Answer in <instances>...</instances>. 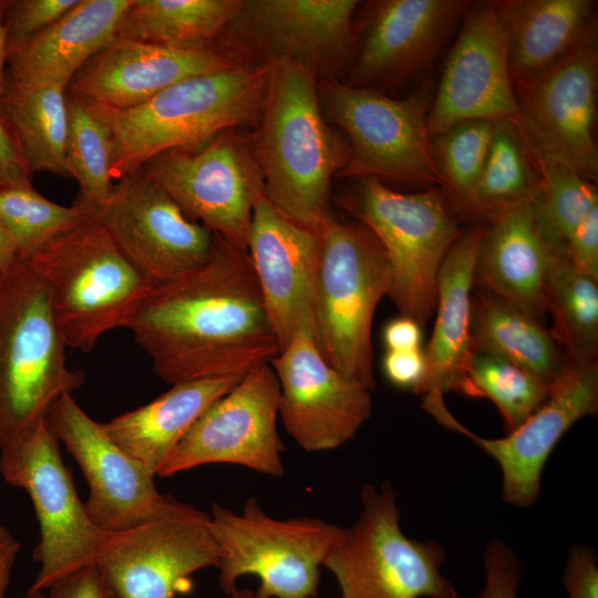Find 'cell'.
Instances as JSON below:
<instances>
[{"mask_svg": "<svg viewBox=\"0 0 598 598\" xmlns=\"http://www.w3.org/2000/svg\"><path fill=\"white\" fill-rule=\"evenodd\" d=\"M269 363L279 384L278 416L303 451L337 448L369 419L371 391L333 368L315 334H298Z\"/></svg>", "mask_w": 598, "mask_h": 598, "instance_id": "ffe728a7", "label": "cell"}, {"mask_svg": "<svg viewBox=\"0 0 598 598\" xmlns=\"http://www.w3.org/2000/svg\"><path fill=\"white\" fill-rule=\"evenodd\" d=\"M236 591H237L239 598H261L255 591H252L250 589H238L237 588Z\"/></svg>", "mask_w": 598, "mask_h": 598, "instance_id": "816d5d0a", "label": "cell"}, {"mask_svg": "<svg viewBox=\"0 0 598 598\" xmlns=\"http://www.w3.org/2000/svg\"><path fill=\"white\" fill-rule=\"evenodd\" d=\"M268 69V64H239L192 76L131 109L93 105L110 128L113 181L142 168L162 152L194 146L258 120Z\"/></svg>", "mask_w": 598, "mask_h": 598, "instance_id": "3957f363", "label": "cell"}, {"mask_svg": "<svg viewBox=\"0 0 598 598\" xmlns=\"http://www.w3.org/2000/svg\"><path fill=\"white\" fill-rule=\"evenodd\" d=\"M47 598H115L101 570L95 565L82 568L56 581Z\"/></svg>", "mask_w": 598, "mask_h": 598, "instance_id": "f6af8a7d", "label": "cell"}, {"mask_svg": "<svg viewBox=\"0 0 598 598\" xmlns=\"http://www.w3.org/2000/svg\"><path fill=\"white\" fill-rule=\"evenodd\" d=\"M382 339L388 351L420 349L421 326L415 320L400 315L385 323Z\"/></svg>", "mask_w": 598, "mask_h": 598, "instance_id": "7dc6e473", "label": "cell"}, {"mask_svg": "<svg viewBox=\"0 0 598 598\" xmlns=\"http://www.w3.org/2000/svg\"><path fill=\"white\" fill-rule=\"evenodd\" d=\"M422 406L440 424L465 435L492 456L502 472L504 501L527 507L540 494L544 466L561 436L579 419L598 411V364L596 360H568L550 384L546 401L504 437L476 435L454 417L444 399L422 400Z\"/></svg>", "mask_w": 598, "mask_h": 598, "instance_id": "ac0fdd59", "label": "cell"}, {"mask_svg": "<svg viewBox=\"0 0 598 598\" xmlns=\"http://www.w3.org/2000/svg\"><path fill=\"white\" fill-rule=\"evenodd\" d=\"M565 252L576 269L598 280V205L575 227Z\"/></svg>", "mask_w": 598, "mask_h": 598, "instance_id": "7bdbcfd3", "label": "cell"}, {"mask_svg": "<svg viewBox=\"0 0 598 598\" xmlns=\"http://www.w3.org/2000/svg\"><path fill=\"white\" fill-rule=\"evenodd\" d=\"M25 261L47 286L65 346L82 352L124 328L153 286L89 216Z\"/></svg>", "mask_w": 598, "mask_h": 598, "instance_id": "5b68a950", "label": "cell"}, {"mask_svg": "<svg viewBox=\"0 0 598 598\" xmlns=\"http://www.w3.org/2000/svg\"><path fill=\"white\" fill-rule=\"evenodd\" d=\"M357 179L347 202L385 252L388 296L401 316L423 326L436 307L441 266L460 237L454 212L437 187L403 194L375 177Z\"/></svg>", "mask_w": 598, "mask_h": 598, "instance_id": "ba28073f", "label": "cell"}, {"mask_svg": "<svg viewBox=\"0 0 598 598\" xmlns=\"http://www.w3.org/2000/svg\"><path fill=\"white\" fill-rule=\"evenodd\" d=\"M8 42L7 32L2 19L0 1V97L2 96L7 83Z\"/></svg>", "mask_w": 598, "mask_h": 598, "instance_id": "f907efd6", "label": "cell"}, {"mask_svg": "<svg viewBox=\"0 0 598 598\" xmlns=\"http://www.w3.org/2000/svg\"><path fill=\"white\" fill-rule=\"evenodd\" d=\"M20 550L19 540L0 523V598H7L12 569Z\"/></svg>", "mask_w": 598, "mask_h": 598, "instance_id": "c3c4849f", "label": "cell"}, {"mask_svg": "<svg viewBox=\"0 0 598 598\" xmlns=\"http://www.w3.org/2000/svg\"><path fill=\"white\" fill-rule=\"evenodd\" d=\"M73 205L95 219L153 285L200 265L215 246L216 236L189 219L141 168L116 179L102 205Z\"/></svg>", "mask_w": 598, "mask_h": 598, "instance_id": "e0dca14e", "label": "cell"}, {"mask_svg": "<svg viewBox=\"0 0 598 598\" xmlns=\"http://www.w3.org/2000/svg\"><path fill=\"white\" fill-rule=\"evenodd\" d=\"M554 339L571 361L596 360L598 280L576 269L564 247H553L545 285Z\"/></svg>", "mask_w": 598, "mask_h": 598, "instance_id": "d6a6232c", "label": "cell"}, {"mask_svg": "<svg viewBox=\"0 0 598 598\" xmlns=\"http://www.w3.org/2000/svg\"><path fill=\"white\" fill-rule=\"evenodd\" d=\"M241 378L172 384L151 402L114 416L102 423V427L114 443L156 475L204 411Z\"/></svg>", "mask_w": 598, "mask_h": 598, "instance_id": "83f0119b", "label": "cell"}, {"mask_svg": "<svg viewBox=\"0 0 598 598\" xmlns=\"http://www.w3.org/2000/svg\"><path fill=\"white\" fill-rule=\"evenodd\" d=\"M542 186L533 202L537 226L551 247H564L575 227L598 205L592 182L558 164L534 161Z\"/></svg>", "mask_w": 598, "mask_h": 598, "instance_id": "74e56055", "label": "cell"}, {"mask_svg": "<svg viewBox=\"0 0 598 598\" xmlns=\"http://www.w3.org/2000/svg\"><path fill=\"white\" fill-rule=\"evenodd\" d=\"M243 0H132L115 37L175 49H212Z\"/></svg>", "mask_w": 598, "mask_h": 598, "instance_id": "1f68e13d", "label": "cell"}, {"mask_svg": "<svg viewBox=\"0 0 598 598\" xmlns=\"http://www.w3.org/2000/svg\"><path fill=\"white\" fill-rule=\"evenodd\" d=\"M124 328L171 385L241 378L279 353L247 251L218 236L204 262L153 285Z\"/></svg>", "mask_w": 598, "mask_h": 598, "instance_id": "6da1fadb", "label": "cell"}, {"mask_svg": "<svg viewBox=\"0 0 598 598\" xmlns=\"http://www.w3.org/2000/svg\"><path fill=\"white\" fill-rule=\"evenodd\" d=\"M355 0H243L212 47L240 65L288 59L317 80H339L352 63Z\"/></svg>", "mask_w": 598, "mask_h": 598, "instance_id": "5bb4252c", "label": "cell"}, {"mask_svg": "<svg viewBox=\"0 0 598 598\" xmlns=\"http://www.w3.org/2000/svg\"><path fill=\"white\" fill-rule=\"evenodd\" d=\"M31 177L0 117V188L32 185Z\"/></svg>", "mask_w": 598, "mask_h": 598, "instance_id": "bcb514c9", "label": "cell"}, {"mask_svg": "<svg viewBox=\"0 0 598 598\" xmlns=\"http://www.w3.org/2000/svg\"><path fill=\"white\" fill-rule=\"evenodd\" d=\"M484 586L476 598H518L523 566L501 539H491L484 550Z\"/></svg>", "mask_w": 598, "mask_h": 598, "instance_id": "60d3db41", "label": "cell"}, {"mask_svg": "<svg viewBox=\"0 0 598 598\" xmlns=\"http://www.w3.org/2000/svg\"><path fill=\"white\" fill-rule=\"evenodd\" d=\"M209 515L168 517L106 533L96 566L115 598H177L194 573L218 567L223 553Z\"/></svg>", "mask_w": 598, "mask_h": 598, "instance_id": "d6986e66", "label": "cell"}, {"mask_svg": "<svg viewBox=\"0 0 598 598\" xmlns=\"http://www.w3.org/2000/svg\"><path fill=\"white\" fill-rule=\"evenodd\" d=\"M25 598H47V595H44L43 591L29 589Z\"/></svg>", "mask_w": 598, "mask_h": 598, "instance_id": "f5cc1de1", "label": "cell"}, {"mask_svg": "<svg viewBox=\"0 0 598 598\" xmlns=\"http://www.w3.org/2000/svg\"><path fill=\"white\" fill-rule=\"evenodd\" d=\"M323 114L338 125L349 144V159L338 177H375L445 189L436 165L426 92L392 99L374 89L340 80H318Z\"/></svg>", "mask_w": 598, "mask_h": 598, "instance_id": "30bf717a", "label": "cell"}, {"mask_svg": "<svg viewBox=\"0 0 598 598\" xmlns=\"http://www.w3.org/2000/svg\"><path fill=\"white\" fill-rule=\"evenodd\" d=\"M0 475L27 492L38 519L39 542L32 557L40 568L30 590H47L96 564L106 533L89 517L47 419L2 448Z\"/></svg>", "mask_w": 598, "mask_h": 598, "instance_id": "8fae6325", "label": "cell"}, {"mask_svg": "<svg viewBox=\"0 0 598 598\" xmlns=\"http://www.w3.org/2000/svg\"><path fill=\"white\" fill-rule=\"evenodd\" d=\"M549 388L534 374L506 360L475 352L461 394L489 399L497 406L509 433L546 401Z\"/></svg>", "mask_w": 598, "mask_h": 598, "instance_id": "d590c367", "label": "cell"}, {"mask_svg": "<svg viewBox=\"0 0 598 598\" xmlns=\"http://www.w3.org/2000/svg\"><path fill=\"white\" fill-rule=\"evenodd\" d=\"M141 169L189 219L247 251L254 208L265 195L252 144L226 130L200 144L162 152Z\"/></svg>", "mask_w": 598, "mask_h": 598, "instance_id": "7c38bea8", "label": "cell"}, {"mask_svg": "<svg viewBox=\"0 0 598 598\" xmlns=\"http://www.w3.org/2000/svg\"><path fill=\"white\" fill-rule=\"evenodd\" d=\"M598 47L592 23L557 62L513 82L519 113L516 126L534 161L561 165L596 182Z\"/></svg>", "mask_w": 598, "mask_h": 598, "instance_id": "4fadbf2b", "label": "cell"}, {"mask_svg": "<svg viewBox=\"0 0 598 598\" xmlns=\"http://www.w3.org/2000/svg\"><path fill=\"white\" fill-rule=\"evenodd\" d=\"M236 65L213 49H175L114 37L80 69L66 92L94 106L125 110L182 80Z\"/></svg>", "mask_w": 598, "mask_h": 598, "instance_id": "cb8c5ba5", "label": "cell"}, {"mask_svg": "<svg viewBox=\"0 0 598 598\" xmlns=\"http://www.w3.org/2000/svg\"><path fill=\"white\" fill-rule=\"evenodd\" d=\"M481 238L474 282L535 320L546 316V276L551 246L543 237L533 203L489 217Z\"/></svg>", "mask_w": 598, "mask_h": 598, "instance_id": "d4e9b609", "label": "cell"}, {"mask_svg": "<svg viewBox=\"0 0 598 598\" xmlns=\"http://www.w3.org/2000/svg\"><path fill=\"white\" fill-rule=\"evenodd\" d=\"M0 117L32 176L49 173L70 177L65 161L66 90L25 85L7 80Z\"/></svg>", "mask_w": 598, "mask_h": 598, "instance_id": "4dcf8cb0", "label": "cell"}, {"mask_svg": "<svg viewBox=\"0 0 598 598\" xmlns=\"http://www.w3.org/2000/svg\"><path fill=\"white\" fill-rule=\"evenodd\" d=\"M66 349L34 269L19 258L0 270V452L84 384Z\"/></svg>", "mask_w": 598, "mask_h": 598, "instance_id": "277c9868", "label": "cell"}, {"mask_svg": "<svg viewBox=\"0 0 598 598\" xmlns=\"http://www.w3.org/2000/svg\"><path fill=\"white\" fill-rule=\"evenodd\" d=\"M47 420L87 483L84 507L101 530L116 533L161 518L206 515L162 494L156 475L114 443L73 394L60 398Z\"/></svg>", "mask_w": 598, "mask_h": 598, "instance_id": "9a60e30c", "label": "cell"}, {"mask_svg": "<svg viewBox=\"0 0 598 598\" xmlns=\"http://www.w3.org/2000/svg\"><path fill=\"white\" fill-rule=\"evenodd\" d=\"M360 499L357 522L344 528L323 563L338 582L340 598H458L441 574L444 548L402 532L391 484H367Z\"/></svg>", "mask_w": 598, "mask_h": 598, "instance_id": "9c48e42d", "label": "cell"}, {"mask_svg": "<svg viewBox=\"0 0 598 598\" xmlns=\"http://www.w3.org/2000/svg\"><path fill=\"white\" fill-rule=\"evenodd\" d=\"M382 369L386 380L395 388L423 395L427 378V363L420 349L388 351Z\"/></svg>", "mask_w": 598, "mask_h": 598, "instance_id": "b9f144b4", "label": "cell"}, {"mask_svg": "<svg viewBox=\"0 0 598 598\" xmlns=\"http://www.w3.org/2000/svg\"><path fill=\"white\" fill-rule=\"evenodd\" d=\"M209 532L221 549L220 589L230 596L244 576H256L261 598H316L321 567L344 528L320 518L276 519L254 497L240 513L213 503Z\"/></svg>", "mask_w": 598, "mask_h": 598, "instance_id": "52a82bcc", "label": "cell"}, {"mask_svg": "<svg viewBox=\"0 0 598 598\" xmlns=\"http://www.w3.org/2000/svg\"><path fill=\"white\" fill-rule=\"evenodd\" d=\"M79 0H10L1 1L8 51L43 31Z\"/></svg>", "mask_w": 598, "mask_h": 598, "instance_id": "ab89813d", "label": "cell"}, {"mask_svg": "<svg viewBox=\"0 0 598 598\" xmlns=\"http://www.w3.org/2000/svg\"><path fill=\"white\" fill-rule=\"evenodd\" d=\"M86 217L75 205L53 203L32 185L0 188V221L21 259H29Z\"/></svg>", "mask_w": 598, "mask_h": 598, "instance_id": "8d00e7d4", "label": "cell"}, {"mask_svg": "<svg viewBox=\"0 0 598 598\" xmlns=\"http://www.w3.org/2000/svg\"><path fill=\"white\" fill-rule=\"evenodd\" d=\"M471 337L474 353L506 360L548 385L569 360L543 323L485 290L472 297Z\"/></svg>", "mask_w": 598, "mask_h": 598, "instance_id": "f546056e", "label": "cell"}, {"mask_svg": "<svg viewBox=\"0 0 598 598\" xmlns=\"http://www.w3.org/2000/svg\"><path fill=\"white\" fill-rule=\"evenodd\" d=\"M236 590H237V589H236ZM236 590L229 596L230 598H239V596H238V594H237Z\"/></svg>", "mask_w": 598, "mask_h": 598, "instance_id": "db71d44e", "label": "cell"}, {"mask_svg": "<svg viewBox=\"0 0 598 598\" xmlns=\"http://www.w3.org/2000/svg\"><path fill=\"white\" fill-rule=\"evenodd\" d=\"M19 259L16 245L0 221V270L12 266Z\"/></svg>", "mask_w": 598, "mask_h": 598, "instance_id": "681fc988", "label": "cell"}, {"mask_svg": "<svg viewBox=\"0 0 598 598\" xmlns=\"http://www.w3.org/2000/svg\"><path fill=\"white\" fill-rule=\"evenodd\" d=\"M563 586L567 598H598V565L594 549L576 545L569 550Z\"/></svg>", "mask_w": 598, "mask_h": 598, "instance_id": "ee69618b", "label": "cell"}, {"mask_svg": "<svg viewBox=\"0 0 598 598\" xmlns=\"http://www.w3.org/2000/svg\"><path fill=\"white\" fill-rule=\"evenodd\" d=\"M66 110L65 161L69 175L80 189L74 202L100 206L106 202L114 185L110 128L93 105L68 92Z\"/></svg>", "mask_w": 598, "mask_h": 598, "instance_id": "e575fe53", "label": "cell"}, {"mask_svg": "<svg viewBox=\"0 0 598 598\" xmlns=\"http://www.w3.org/2000/svg\"><path fill=\"white\" fill-rule=\"evenodd\" d=\"M279 384L270 363L246 373L212 403L165 460L156 476L206 464H235L282 477L285 445L277 430Z\"/></svg>", "mask_w": 598, "mask_h": 598, "instance_id": "2e32d148", "label": "cell"}, {"mask_svg": "<svg viewBox=\"0 0 598 598\" xmlns=\"http://www.w3.org/2000/svg\"><path fill=\"white\" fill-rule=\"evenodd\" d=\"M485 224L460 235L447 252L437 277L436 320L424 351L427 378L423 396L461 394L473 355L471 289Z\"/></svg>", "mask_w": 598, "mask_h": 598, "instance_id": "4316f807", "label": "cell"}, {"mask_svg": "<svg viewBox=\"0 0 598 598\" xmlns=\"http://www.w3.org/2000/svg\"><path fill=\"white\" fill-rule=\"evenodd\" d=\"M320 231L279 212L264 195L251 217L247 254L279 351L300 333L315 334Z\"/></svg>", "mask_w": 598, "mask_h": 598, "instance_id": "7402d4cb", "label": "cell"}, {"mask_svg": "<svg viewBox=\"0 0 598 598\" xmlns=\"http://www.w3.org/2000/svg\"><path fill=\"white\" fill-rule=\"evenodd\" d=\"M508 38L513 82L530 78L568 53L594 23L592 0L494 1Z\"/></svg>", "mask_w": 598, "mask_h": 598, "instance_id": "f1b7e54d", "label": "cell"}, {"mask_svg": "<svg viewBox=\"0 0 598 598\" xmlns=\"http://www.w3.org/2000/svg\"><path fill=\"white\" fill-rule=\"evenodd\" d=\"M540 186V174L517 128L511 122H494L482 174L461 215L488 219L533 203Z\"/></svg>", "mask_w": 598, "mask_h": 598, "instance_id": "836d02e7", "label": "cell"}, {"mask_svg": "<svg viewBox=\"0 0 598 598\" xmlns=\"http://www.w3.org/2000/svg\"><path fill=\"white\" fill-rule=\"evenodd\" d=\"M493 125L488 120H467L431 136L433 155L454 213L461 215L478 182Z\"/></svg>", "mask_w": 598, "mask_h": 598, "instance_id": "f35d334b", "label": "cell"}, {"mask_svg": "<svg viewBox=\"0 0 598 598\" xmlns=\"http://www.w3.org/2000/svg\"><path fill=\"white\" fill-rule=\"evenodd\" d=\"M508 38L494 1L470 4L427 114L430 136L467 120L518 124Z\"/></svg>", "mask_w": 598, "mask_h": 598, "instance_id": "44dd1931", "label": "cell"}, {"mask_svg": "<svg viewBox=\"0 0 598 598\" xmlns=\"http://www.w3.org/2000/svg\"><path fill=\"white\" fill-rule=\"evenodd\" d=\"M466 0H378L365 9L362 40L347 84L372 89L424 71L462 21Z\"/></svg>", "mask_w": 598, "mask_h": 598, "instance_id": "603a6c76", "label": "cell"}, {"mask_svg": "<svg viewBox=\"0 0 598 598\" xmlns=\"http://www.w3.org/2000/svg\"><path fill=\"white\" fill-rule=\"evenodd\" d=\"M132 0H79L50 27L8 51L7 80L68 89L116 33Z\"/></svg>", "mask_w": 598, "mask_h": 598, "instance_id": "484cf974", "label": "cell"}, {"mask_svg": "<svg viewBox=\"0 0 598 598\" xmlns=\"http://www.w3.org/2000/svg\"><path fill=\"white\" fill-rule=\"evenodd\" d=\"M319 231L315 338L333 368L371 391L375 385L372 321L390 291L388 258L364 225L343 223L330 214Z\"/></svg>", "mask_w": 598, "mask_h": 598, "instance_id": "8992f818", "label": "cell"}, {"mask_svg": "<svg viewBox=\"0 0 598 598\" xmlns=\"http://www.w3.org/2000/svg\"><path fill=\"white\" fill-rule=\"evenodd\" d=\"M267 64L266 95L252 143L265 196L290 219L319 230L330 215L331 181L348 163L349 144L327 124L315 75L288 59Z\"/></svg>", "mask_w": 598, "mask_h": 598, "instance_id": "7a4b0ae2", "label": "cell"}]
</instances>
